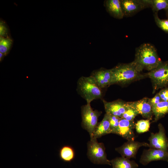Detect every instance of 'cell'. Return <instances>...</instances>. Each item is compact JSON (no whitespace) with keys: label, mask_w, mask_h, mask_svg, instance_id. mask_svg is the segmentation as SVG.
Listing matches in <instances>:
<instances>
[{"label":"cell","mask_w":168,"mask_h":168,"mask_svg":"<svg viewBox=\"0 0 168 168\" xmlns=\"http://www.w3.org/2000/svg\"><path fill=\"white\" fill-rule=\"evenodd\" d=\"M153 115L155 116L153 122H156L168 113V101H161L152 106Z\"/></svg>","instance_id":"18"},{"label":"cell","mask_w":168,"mask_h":168,"mask_svg":"<svg viewBox=\"0 0 168 168\" xmlns=\"http://www.w3.org/2000/svg\"><path fill=\"white\" fill-rule=\"evenodd\" d=\"M135 125L134 121H129L121 118L114 134L118 135L127 141H134L135 136L134 129Z\"/></svg>","instance_id":"12"},{"label":"cell","mask_w":168,"mask_h":168,"mask_svg":"<svg viewBox=\"0 0 168 168\" xmlns=\"http://www.w3.org/2000/svg\"><path fill=\"white\" fill-rule=\"evenodd\" d=\"M109 115L111 133H114L119 126L121 118L115 116Z\"/></svg>","instance_id":"25"},{"label":"cell","mask_w":168,"mask_h":168,"mask_svg":"<svg viewBox=\"0 0 168 168\" xmlns=\"http://www.w3.org/2000/svg\"><path fill=\"white\" fill-rule=\"evenodd\" d=\"M150 7L154 13L161 10L168 9V0H148Z\"/></svg>","instance_id":"20"},{"label":"cell","mask_w":168,"mask_h":168,"mask_svg":"<svg viewBox=\"0 0 168 168\" xmlns=\"http://www.w3.org/2000/svg\"><path fill=\"white\" fill-rule=\"evenodd\" d=\"M105 5L107 12L114 18L120 19L124 17L120 0H107Z\"/></svg>","instance_id":"15"},{"label":"cell","mask_w":168,"mask_h":168,"mask_svg":"<svg viewBox=\"0 0 168 168\" xmlns=\"http://www.w3.org/2000/svg\"><path fill=\"white\" fill-rule=\"evenodd\" d=\"M112 77L110 85H125L147 77V73L142 71L133 61L120 63L111 69Z\"/></svg>","instance_id":"1"},{"label":"cell","mask_w":168,"mask_h":168,"mask_svg":"<svg viewBox=\"0 0 168 168\" xmlns=\"http://www.w3.org/2000/svg\"><path fill=\"white\" fill-rule=\"evenodd\" d=\"M134 61L143 71H150L156 68L161 61L155 46L149 43H144L136 48Z\"/></svg>","instance_id":"2"},{"label":"cell","mask_w":168,"mask_h":168,"mask_svg":"<svg viewBox=\"0 0 168 168\" xmlns=\"http://www.w3.org/2000/svg\"><path fill=\"white\" fill-rule=\"evenodd\" d=\"M159 131L156 133H151L148 140L149 147L165 151H168V139L165 131L161 124L158 125Z\"/></svg>","instance_id":"8"},{"label":"cell","mask_w":168,"mask_h":168,"mask_svg":"<svg viewBox=\"0 0 168 168\" xmlns=\"http://www.w3.org/2000/svg\"><path fill=\"white\" fill-rule=\"evenodd\" d=\"M154 17L157 26L165 32L168 33V19H161L158 16L157 13H154Z\"/></svg>","instance_id":"23"},{"label":"cell","mask_w":168,"mask_h":168,"mask_svg":"<svg viewBox=\"0 0 168 168\" xmlns=\"http://www.w3.org/2000/svg\"><path fill=\"white\" fill-rule=\"evenodd\" d=\"M59 156L60 158L63 161L70 162L74 158V150L71 146L69 145H64L60 149Z\"/></svg>","instance_id":"19"},{"label":"cell","mask_w":168,"mask_h":168,"mask_svg":"<svg viewBox=\"0 0 168 168\" xmlns=\"http://www.w3.org/2000/svg\"><path fill=\"white\" fill-rule=\"evenodd\" d=\"M111 133V131L109 115L105 113L102 121L99 123L96 126L93 133L92 138L97 139Z\"/></svg>","instance_id":"16"},{"label":"cell","mask_w":168,"mask_h":168,"mask_svg":"<svg viewBox=\"0 0 168 168\" xmlns=\"http://www.w3.org/2000/svg\"><path fill=\"white\" fill-rule=\"evenodd\" d=\"M112 168H137L138 165L133 160L121 156L110 161Z\"/></svg>","instance_id":"17"},{"label":"cell","mask_w":168,"mask_h":168,"mask_svg":"<svg viewBox=\"0 0 168 168\" xmlns=\"http://www.w3.org/2000/svg\"><path fill=\"white\" fill-rule=\"evenodd\" d=\"M138 114V112L134 109L130 107L128 104V108L121 118L129 121H134L135 117Z\"/></svg>","instance_id":"24"},{"label":"cell","mask_w":168,"mask_h":168,"mask_svg":"<svg viewBox=\"0 0 168 168\" xmlns=\"http://www.w3.org/2000/svg\"><path fill=\"white\" fill-rule=\"evenodd\" d=\"M151 81L152 93L168 85V61H161L155 68L147 73Z\"/></svg>","instance_id":"4"},{"label":"cell","mask_w":168,"mask_h":168,"mask_svg":"<svg viewBox=\"0 0 168 168\" xmlns=\"http://www.w3.org/2000/svg\"><path fill=\"white\" fill-rule=\"evenodd\" d=\"M149 147V143L135 141H127L121 146L115 148V150L121 156L128 159L135 158L139 149L142 147Z\"/></svg>","instance_id":"9"},{"label":"cell","mask_w":168,"mask_h":168,"mask_svg":"<svg viewBox=\"0 0 168 168\" xmlns=\"http://www.w3.org/2000/svg\"><path fill=\"white\" fill-rule=\"evenodd\" d=\"M124 17L131 16L150 7L148 0H120Z\"/></svg>","instance_id":"7"},{"label":"cell","mask_w":168,"mask_h":168,"mask_svg":"<svg viewBox=\"0 0 168 168\" xmlns=\"http://www.w3.org/2000/svg\"><path fill=\"white\" fill-rule=\"evenodd\" d=\"M103 89L91 76L81 77L77 80V91L86 103H91L94 100L102 99Z\"/></svg>","instance_id":"3"},{"label":"cell","mask_w":168,"mask_h":168,"mask_svg":"<svg viewBox=\"0 0 168 168\" xmlns=\"http://www.w3.org/2000/svg\"></svg>","instance_id":"31"},{"label":"cell","mask_w":168,"mask_h":168,"mask_svg":"<svg viewBox=\"0 0 168 168\" xmlns=\"http://www.w3.org/2000/svg\"><path fill=\"white\" fill-rule=\"evenodd\" d=\"M90 76L102 89L110 85L112 77L111 69L100 68L93 71Z\"/></svg>","instance_id":"14"},{"label":"cell","mask_w":168,"mask_h":168,"mask_svg":"<svg viewBox=\"0 0 168 168\" xmlns=\"http://www.w3.org/2000/svg\"><path fill=\"white\" fill-rule=\"evenodd\" d=\"M150 124V120L148 119H142L138 121L135 125L137 132L140 133L147 132L149 130Z\"/></svg>","instance_id":"22"},{"label":"cell","mask_w":168,"mask_h":168,"mask_svg":"<svg viewBox=\"0 0 168 168\" xmlns=\"http://www.w3.org/2000/svg\"><path fill=\"white\" fill-rule=\"evenodd\" d=\"M162 101H168V88L165 87L161 89L158 93Z\"/></svg>","instance_id":"27"},{"label":"cell","mask_w":168,"mask_h":168,"mask_svg":"<svg viewBox=\"0 0 168 168\" xmlns=\"http://www.w3.org/2000/svg\"><path fill=\"white\" fill-rule=\"evenodd\" d=\"M161 101L162 100L158 93H157L153 98L149 99L150 103L152 106Z\"/></svg>","instance_id":"28"},{"label":"cell","mask_w":168,"mask_h":168,"mask_svg":"<svg viewBox=\"0 0 168 168\" xmlns=\"http://www.w3.org/2000/svg\"><path fill=\"white\" fill-rule=\"evenodd\" d=\"M0 26V36L5 37H9L8 29L4 22L1 21Z\"/></svg>","instance_id":"26"},{"label":"cell","mask_w":168,"mask_h":168,"mask_svg":"<svg viewBox=\"0 0 168 168\" xmlns=\"http://www.w3.org/2000/svg\"><path fill=\"white\" fill-rule=\"evenodd\" d=\"M149 99L145 97L139 100L127 102L128 105L134 109L138 113L146 119L152 120L153 115L152 106Z\"/></svg>","instance_id":"11"},{"label":"cell","mask_w":168,"mask_h":168,"mask_svg":"<svg viewBox=\"0 0 168 168\" xmlns=\"http://www.w3.org/2000/svg\"><path fill=\"white\" fill-rule=\"evenodd\" d=\"M106 113L121 118L128 108L127 102L120 100L111 102L102 100Z\"/></svg>","instance_id":"13"},{"label":"cell","mask_w":168,"mask_h":168,"mask_svg":"<svg viewBox=\"0 0 168 168\" xmlns=\"http://www.w3.org/2000/svg\"><path fill=\"white\" fill-rule=\"evenodd\" d=\"M166 11L167 15L168 17V9Z\"/></svg>","instance_id":"30"},{"label":"cell","mask_w":168,"mask_h":168,"mask_svg":"<svg viewBox=\"0 0 168 168\" xmlns=\"http://www.w3.org/2000/svg\"><path fill=\"white\" fill-rule=\"evenodd\" d=\"M162 160L168 161V150L165 151L153 148L143 150L139 162L146 166L153 161Z\"/></svg>","instance_id":"10"},{"label":"cell","mask_w":168,"mask_h":168,"mask_svg":"<svg viewBox=\"0 0 168 168\" xmlns=\"http://www.w3.org/2000/svg\"><path fill=\"white\" fill-rule=\"evenodd\" d=\"M91 103L86 104L81 108L82 126L89 133L90 139L92 138L94 131L98 124V119L102 112L93 110Z\"/></svg>","instance_id":"6"},{"label":"cell","mask_w":168,"mask_h":168,"mask_svg":"<svg viewBox=\"0 0 168 168\" xmlns=\"http://www.w3.org/2000/svg\"><path fill=\"white\" fill-rule=\"evenodd\" d=\"M5 56L3 54L0 52V61L1 62H2Z\"/></svg>","instance_id":"29"},{"label":"cell","mask_w":168,"mask_h":168,"mask_svg":"<svg viewBox=\"0 0 168 168\" xmlns=\"http://www.w3.org/2000/svg\"><path fill=\"white\" fill-rule=\"evenodd\" d=\"M87 156L91 162L96 164L111 165L107 158L104 144L98 142L97 139H90L87 143Z\"/></svg>","instance_id":"5"},{"label":"cell","mask_w":168,"mask_h":168,"mask_svg":"<svg viewBox=\"0 0 168 168\" xmlns=\"http://www.w3.org/2000/svg\"><path fill=\"white\" fill-rule=\"evenodd\" d=\"M13 43L12 40L9 36L0 37V52L5 56L9 53Z\"/></svg>","instance_id":"21"}]
</instances>
